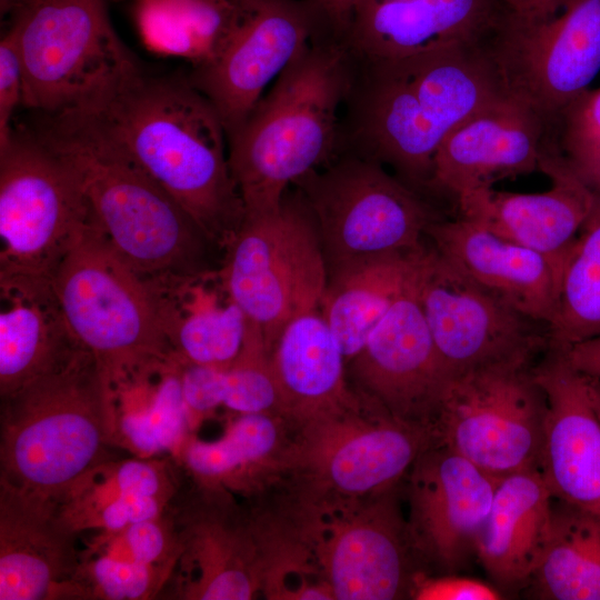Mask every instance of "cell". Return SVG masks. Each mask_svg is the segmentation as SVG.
I'll list each match as a JSON object with an SVG mask.
<instances>
[{
	"label": "cell",
	"mask_w": 600,
	"mask_h": 600,
	"mask_svg": "<svg viewBox=\"0 0 600 600\" xmlns=\"http://www.w3.org/2000/svg\"><path fill=\"white\" fill-rule=\"evenodd\" d=\"M342 150L393 169L429 190L434 154L460 122L504 94L483 43L396 58L352 53Z\"/></svg>",
	"instance_id": "6da1fadb"
},
{
	"label": "cell",
	"mask_w": 600,
	"mask_h": 600,
	"mask_svg": "<svg viewBox=\"0 0 600 600\" xmlns=\"http://www.w3.org/2000/svg\"><path fill=\"white\" fill-rule=\"evenodd\" d=\"M74 109L88 112L224 250L244 209L222 120L188 76L138 66Z\"/></svg>",
	"instance_id": "7a4b0ae2"
},
{
	"label": "cell",
	"mask_w": 600,
	"mask_h": 600,
	"mask_svg": "<svg viewBox=\"0 0 600 600\" xmlns=\"http://www.w3.org/2000/svg\"><path fill=\"white\" fill-rule=\"evenodd\" d=\"M43 118L34 131L73 168L91 224L122 261L174 293L214 273L218 246L88 112Z\"/></svg>",
	"instance_id": "3957f363"
},
{
	"label": "cell",
	"mask_w": 600,
	"mask_h": 600,
	"mask_svg": "<svg viewBox=\"0 0 600 600\" xmlns=\"http://www.w3.org/2000/svg\"><path fill=\"white\" fill-rule=\"evenodd\" d=\"M353 58L331 31L314 37L278 76L228 139L229 167L244 214L276 211L288 189L342 151Z\"/></svg>",
	"instance_id": "277c9868"
},
{
	"label": "cell",
	"mask_w": 600,
	"mask_h": 600,
	"mask_svg": "<svg viewBox=\"0 0 600 600\" xmlns=\"http://www.w3.org/2000/svg\"><path fill=\"white\" fill-rule=\"evenodd\" d=\"M51 284L71 333L94 357L112 390L181 362L173 339L182 296L137 273L90 221L54 271Z\"/></svg>",
	"instance_id": "5b68a950"
},
{
	"label": "cell",
	"mask_w": 600,
	"mask_h": 600,
	"mask_svg": "<svg viewBox=\"0 0 600 600\" xmlns=\"http://www.w3.org/2000/svg\"><path fill=\"white\" fill-rule=\"evenodd\" d=\"M0 399V483L51 501L106 461L112 389L86 349Z\"/></svg>",
	"instance_id": "8992f818"
},
{
	"label": "cell",
	"mask_w": 600,
	"mask_h": 600,
	"mask_svg": "<svg viewBox=\"0 0 600 600\" xmlns=\"http://www.w3.org/2000/svg\"><path fill=\"white\" fill-rule=\"evenodd\" d=\"M224 251L220 276L228 299L260 328L270 352L291 320L319 309L328 282L317 224L301 192L288 189L273 212L244 214Z\"/></svg>",
	"instance_id": "52a82bcc"
},
{
	"label": "cell",
	"mask_w": 600,
	"mask_h": 600,
	"mask_svg": "<svg viewBox=\"0 0 600 600\" xmlns=\"http://www.w3.org/2000/svg\"><path fill=\"white\" fill-rule=\"evenodd\" d=\"M317 224L328 273L418 249L440 217L422 193L374 160L343 151L294 182Z\"/></svg>",
	"instance_id": "ba28073f"
},
{
	"label": "cell",
	"mask_w": 600,
	"mask_h": 600,
	"mask_svg": "<svg viewBox=\"0 0 600 600\" xmlns=\"http://www.w3.org/2000/svg\"><path fill=\"white\" fill-rule=\"evenodd\" d=\"M8 30L23 76V107L74 109L140 66L112 27L108 0H30Z\"/></svg>",
	"instance_id": "9c48e42d"
},
{
	"label": "cell",
	"mask_w": 600,
	"mask_h": 600,
	"mask_svg": "<svg viewBox=\"0 0 600 600\" xmlns=\"http://www.w3.org/2000/svg\"><path fill=\"white\" fill-rule=\"evenodd\" d=\"M90 221L70 163L32 129L0 143V280L51 282Z\"/></svg>",
	"instance_id": "30bf717a"
},
{
	"label": "cell",
	"mask_w": 600,
	"mask_h": 600,
	"mask_svg": "<svg viewBox=\"0 0 600 600\" xmlns=\"http://www.w3.org/2000/svg\"><path fill=\"white\" fill-rule=\"evenodd\" d=\"M361 398L358 407L297 426L281 471L300 480L303 497L352 501L381 493L396 487L436 443L431 428L398 419Z\"/></svg>",
	"instance_id": "8fae6325"
},
{
	"label": "cell",
	"mask_w": 600,
	"mask_h": 600,
	"mask_svg": "<svg viewBox=\"0 0 600 600\" xmlns=\"http://www.w3.org/2000/svg\"><path fill=\"white\" fill-rule=\"evenodd\" d=\"M484 47L504 94L552 128L600 72V0L508 10Z\"/></svg>",
	"instance_id": "7c38bea8"
},
{
	"label": "cell",
	"mask_w": 600,
	"mask_h": 600,
	"mask_svg": "<svg viewBox=\"0 0 600 600\" xmlns=\"http://www.w3.org/2000/svg\"><path fill=\"white\" fill-rule=\"evenodd\" d=\"M536 362L497 363L451 378L434 420L436 443L497 479L539 470L547 399Z\"/></svg>",
	"instance_id": "4fadbf2b"
},
{
	"label": "cell",
	"mask_w": 600,
	"mask_h": 600,
	"mask_svg": "<svg viewBox=\"0 0 600 600\" xmlns=\"http://www.w3.org/2000/svg\"><path fill=\"white\" fill-rule=\"evenodd\" d=\"M230 1L220 40L188 76L216 108L228 139L301 50L330 31L312 0Z\"/></svg>",
	"instance_id": "5bb4252c"
},
{
	"label": "cell",
	"mask_w": 600,
	"mask_h": 600,
	"mask_svg": "<svg viewBox=\"0 0 600 600\" xmlns=\"http://www.w3.org/2000/svg\"><path fill=\"white\" fill-rule=\"evenodd\" d=\"M418 296L448 381L504 362H536L550 344L549 328L476 284L430 243Z\"/></svg>",
	"instance_id": "9a60e30c"
},
{
	"label": "cell",
	"mask_w": 600,
	"mask_h": 600,
	"mask_svg": "<svg viewBox=\"0 0 600 600\" xmlns=\"http://www.w3.org/2000/svg\"><path fill=\"white\" fill-rule=\"evenodd\" d=\"M393 488L353 501L324 521L303 510V540L311 541L323 581L336 600H393L410 596V541Z\"/></svg>",
	"instance_id": "2e32d148"
},
{
	"label": "cell",
	"mask_w": 600,
	"mask_h": 600,
	"mask_svg": "<svg viewBox=\"0 0 600 600\" xmlns=\"http://www.w3.org/2000/svg\"><path fill=\"white\" fill-rule=\"evenodd\" d=\"M180 554L166 587L184 600H247L261 590V559L251 521L229 492L196 486L169 504Z\"/></svg>",
	"instance_id": "e0dca14e"
},
{
	"label": "cell",
	"mask_w": 600,
	"mask_h": 600,
	"mask_svg": "<svg viewBox=\"0 0 600 600\" xmlns=\"http://www.w3.org/2000/svg\"><path fill=\"white\" fill-rule=\"evenodd\" d=\"M418 277L347 366L361 397L433 430L448 378L421 309Z\"/></svg>",
	"instance_id": "ac0fdd59"
},
{
	"label": "cell",
	"mask_w": 600,
	"mask_h": 600,
	"mask_svg": "<svg viewBox=\"0 0 600 600\" xmlns=\"http://www.w3.org/2000/svg\"><path fill=\"white\" fill-rule=\"evenodd\" d=\"M412 548L449 573L476 556L499 479L456 451L434 443L410 469Z\"/></svg>",
	"instance_id": "d6986e66"
},
{
	"label": "cell",
	"mask_w": 600,
	"mask_h": 600,
	"mask_svg": "<svg viewBox=\"0 0 600 600\" xmlns=\"http://www.w3.org/2000/svg\"><path fill=\"white\" fill-rule=\"evenodd\" d=\"M551 127L503 94L457 124L440 143L429 190L456 199L504 178L540 169Z\"/></svg>",
	"instance_id": "ffe728a7"
},
{
	"label": "cell",
	"mask_w": 600,
	"mask_h": 600,
	"mask_svg": "<svg viewBox=\"0 0 600 600\" xmlns=\"http://www.w3.org/2000/svg\"><path fill=\"white\" fill-rule=\"evenodd\" d=\"M539 170L551 180L546 191L518 193L480 188L456 199L458 216L541 253L560 274L590 212L593 191L554 147L544 152Z\"/></svg>",
	"instance_id": "44dd1931"
},
{
	"label": "cell",
	"mask_w": 600,
	"mask_h": 600,
	"mask_svg": "<svg viewBox=\"0 0 600 600\" xmlns=\"http://www.w3.org/2000/svg\"><path fill=\"white\" fill-rule=\"evenodd\" d=\"M533 373L547 399L539 471L553 499L600 516V421L583 376L550 344Z\"/></svg>",
	"instance_id": "7402d4cb"
},
{
	"label": "cell",
	"mask_w": 600,
	"mask_h": 600,
	"mask_svg": "<svg viewBox=\"0 0 600 600\" xmlns=\"http://www.w3.org/2000/svg\"><path fill=\"white\" fill-rule=\"evenodd\" d=\"M508 10L503 0H359L342 40L367 58L483 43Z\"/></svg>",
	"instance_id": "603a6c76"
},
{
	"label": "cell",
	"mask_w": 600,
	"mask_h": 600,
	"mask_svg": "<svg viewBox=\"0 0 600 600\" xmlns=\"http://www.w3.org/2000/svg\"><path fill=\"white\" fill-rule=\"evenodd\" d=\"M76 536L51 501L0 483V600L80 599Z\"/></svg>",
	"instance_id": "cb8c5ba5"
},
{
	"label": "cell",
	"mask_w": 600,
	"mask_h": 600,
	"mask_svg": "<svg viewBox=\"0 0 600 600\" xmlns=\"http://www.w3.org/2000/svg\"><path fill=\"white\" fill-rule=\"evenodd\" d=\"M426 238L476 284L549 328L557 309L560 274L544 256L460 216L437 219Z\"/></svg>",
	"instance_id": "d4e9b609"
},
{
	"label": "cell",
	"mask_w": 600,
	"mask_h": 600,
	"mask_svg": "<svg viewBox=\"0 0 600 600\" xmlns=\"http://www.w3.org/2000/svg\"><path fill=\"white\" fill-rule=\"evenodd\" d=\"M270 362L280 413L294 427L362 402L348 386L343 350L319 309L284 327L270 351Z\"/></svg>",
	"instance_id": "484cf974"
},
{
	"label": "cell",
	"mask_w": 600,
	"mask_h": 600,
	"mask_svg": "<svg viewBox=\"0 0 600 600\" xmlns=\"http://www.w3.org/2000/svg\"><path fill=\"white\" fill-rule=\"evenodd\" d=\"M0 398L69 361L82 347L50 282L0 281Z\"/></svg>",
	"instance_id": "4316f807"
},
{
	"label": "cell",
	"mask_w": 600,
	"mask_h": 600,
	"mask_svg": "<svg viewBox=\"0 0 600 600\" xmlns=\"http://www.w3.org/2000/svg\"><path fill=\"white\" fill-rule=\"evenodd\" d=\"M553 497L538 469L500 478L476 556L501 586L528 582L546 549Z\"/></svg>",
	"instance_id": "83f0119b"
},
{
	"label": "cell",
	"mask_w": 600,
	"mask_h": 600,
	"mask_svg": "<svg viewBox=\"0 0 600 600\" xmlns=\"http://www.w3.org/2000/svg\"><path fill=\"white\" fill-rule=\"evenodd\" d=\"M284 417L239 413L214 441L191 436L176 457L196 486L224 492H250L272 473L281 472L290 443Z\"/></svg>",
	"instance_id": "f1b7e54d"
},
{
	"label": "cell",
	"mask_w": 600,
	"mask_h": 600,
	"mask_svg": "<svg viewBox=\"0 0 600 600\" xmlns=\"http://www.w3.org/2000/svg\"><path fill=\"white\" fill-rule=\"evenodd\" d=\"M426 244L357 261L328 273L319 310L339 340L347 363L417 280Z\"/></svg>",
	"instance_id": "f546056e"
},
{
	"label": "cell",
	"mask_w": 600,
	"mask_h": 600,
	"mask_svg": "<svg viewBox=\"0 0 600 600\" xmlns=\"http://www.w3.org/2000/svg\"><path fill=\"white\" fill-rule=\"evenodd\" d=\"M183 363L172 362L112 390L111 438L138 458L177 457L192 436L183 398Z\"/></svg>",
	"instance_id": "4dcf8cb0"
},
{
	"label": "cell",
	"mask_w": 600,
	"mask_h": 600,
	"mask_svg": "<svg viewBox=\"0 0 600 600\" xmlns=\"http://www.w3.org/2000/svg\"><path fill=\"white\" fill-rule=\"evenodd\" d=\"M183 398L192 426L219 406L237 413L280 414V399L262 331L248 320L243 347L226 368L184 364Z\"/></svg>",
	"instance_id": "1f68e13d"
},
{
	"label": "cell",
	"mask_w": 600,
	"mask_h": 600,
	"mask_svg": "<svg viewBox=\"0 0 600 600\" xmlns=\"http://www.w3.org/2000/svg\"><path fill=\"white\" fill-rule=\"evenodd\" d=\"M528 583L538 599L600 600V516L553 504L549 539Z\"/></svg>",
	"instance_id": "d6a6232c"
},
{
	"label": "cell",
	"mask_w": 600,
	"mask_h": 600,
	"mask_svg": "<svg viewBox=\"0 0 600 600\" xmlns=\"http://www.w3.org/2000/svg\"><path fill=\"white\" fill-rule=\"evenodd\" d=\"M178 491V481L167 460L134 457L93 466L51 502L62 524L78 534L91 516L121 498L173 499Z\"/></svg>",
	"instance_id": "836d02e7"
},
{
	"label": "cell",
	"mask_w": 600,
	"mask_h": 600,
	"mask_svg": "<svg viewBox=\"0 0 600 600\" xmlns=\"http://www.w3.org/2000/svg\"><path fill=\"white\" fill-rule=\"evenodd\" d=\"M600 334V194L593 192L590 212L560 273L550 346L564 348Z\"/></svg>",
	"instance_id": "e575fe53"
},
{
	"label": "cell",
	"mask_w": 600,
	"mask_h": 600,
	"mask_svg": "<svg viewBox=\"0 0 600 600\" xmlns=\"http://www.w3.org/2000/svg\"><path fill=\"white\" fill-rule=\"evenodd\" d=\"M231 11L230 0H140L133 14L146 47L197 66L212 53Z\"/></svg>",
	"instance_id": "d590c367"
},
{
	"label": "cell",
	"mask_w": 600,
	"mask_h": 600,
	"mask_svg": "<svg viewBox=\"0 0 600 600\" xmlns=\"http://www.w3.org/2000/svg\"><path fill=\"white\" fill-rule=\"evenodd\" d=\"M248 330L244 312L231 300L221 304L197 282L181 302L174 350L183 364L226 368L240 353Z\"/></svg>",
	"instance_id": "8d00e7d4"
},
{
	"label": "cell",
	"mask_w": 600,
	"mask_h": 600,
	"mask_svg": "<svg viewBox=\"0 0 600 600\" xmlns=\"http://www.w3.org/2000/svg\"><path fill=\"white\" fill-rule=\"evenodd\" d=\"M174 567L129 562L90 551L81 552L76 584L80 599L143 600L159 596Z\"/></svg>",
	"instance_id": "74e56055"
},
{
	"label": "cell",
	"mask_w": 600,
	"mask_h": 600,
	"mask_svg": "<svg viewBox=\"0 0 600 600\" xmlns=\"http://www.w3.org/2000/svg\"><path fill=\"white\" fill-rule=\"evenodd\" d=\"M87 551L129 562L176 568L180 546L166 510L160 517L117 531H98Z\"/></svg>",
	"instance_id": "f35d334b"
},
{
	"label": "cell",
	"mask_w": 600,
	"mask_h": 600,
	"mask_svg": "<svg viewBox=\"0 0 600 600\" xmlns=\"http://www.w3.org/2000/svg\"><path fill=\"white\" fill-rule=\"evenodd\" d=\"M552 138L573 169L600 161V88L587 90L561 113Z\"/></svg>",
	"instance_id": "ab89813d"
},
{
	"label": "cell",
	"mask_w": 600,
	"mask_h": 600,
	"mask_svg": "<svg viewBox=\"0 0 600 600\" xmlns=\"http://www.w3.org/2000/svg\"><path fill=\"white\" fill-rule=\"evenodd\" d=\"M410 597L418 600H499L498 588L478 579L453 573L430 577L417 571L413 576Z\"/></svg>",
	"instance_id": "60d3db41"
},
{
	"label": "cell",
	"mask_w": 600,
	"mask_h": 600,
	"mask_svg": "<svg viewBox=\"0 0 600 600\" xmlns=\"http://www.w3.org/2000/svg\"><path fill=\"white\" fill-rule=\"evenodd\" d=\"M22 104V68L13 37L7 31L0 41V143L8 139L14 111Z\"/></svg>",
	"instance_id": "b9f144b4"
},
{
	"label": "cell",
	"mask_w": 600,
	"mask_h": 600,
	"mask_svg": "<svg viewBox=\"0 0 600 600\" xmlns=\"http://www.w3.org/2000/svg\"><path fill=\"white\" fill-rule=\"evenodd\" d=\"M359 0H312L327 27L339 38L346 34Z\"/></svg>",
	"instance_id": "7bdbcfd3"
},
{
	"label": "cell",
	"mask_w": 600,
	"mask_h": 600,
	"mask_svg": "<svg viewBox=\"0 0 600 600\" xmlns=\"http://www.w3.org/2000/svg\"><path fill=\"white\" fill-rule=\"evenodd\" d=\"M509 11L514 13H530L540 11L558 0H503Z\"/></svg>",
	"instance_id": "ee69618b"
},
{
	"label": "cell",
	"mask_w": 600,
	"mask_h": 600,
	"mask_svg": "<svg viewBox=\"0 0 600 600\" xmlns=\"http://www.w3.org/2000/svg\"><path fill=\"white\" fill-rule=\"evenodd\" d=\"M573 170L593 192L600 194V161Z\"/></svg>",
	"instance_id": "f6af8a7d"
},
{
	"label": "cell",
	"mask_w": 600,
	"mask_h": 600,
	"mask_svg": "<svg viewBox=\"0 0 600 600\" xmlns=\"http://www.w3.org/2000/svg\"><path fill=\"white\" fill-rule=\"evenodd\" d=\"M590 403L600 421V378L582 374Z\"/></svg>",
	"instance_id": "bcb514c9"
},
{
	"label": "cell",
	"mask_w": 600,
	"mask_h": 600,
	"mask_svg": "<svg viewBox=\"0 0 600 600\" xmlns=\"http://www.w3.org/2000/svg\"><path fill=\"white\" fill-rule=\"evenodd\" d=\"M30 0H0V13L1 17L10 13L12 14L23 6H26Z\"/></svg>",
	"instance_id": "7dc6e473"
},
{
	"label": "cell",
	"mask_w": 600,
	"mask_h": 600,
	"mask_svg": "<svg viewBox=\"0 0 600 600\" xmlns=\"http://www.w3.org/2000/svg\"><path fill=\"white\" fill-rule=\"evenodd\" d=\"M593 366L597 374L600 377V337L596 342L593 351Z\"/></svg>",
	"instance_id": "c3c4849f"
},
{
	"label": "cell",
	"mask_w": 600,
	"mask_h": 600,
	"mask_svg": "<svg viewBox=\"0 0 600 600\" xmlns=\"http://www.w3.org/2000/svg\"><path fill=\"white\" fill-rule=\"evenodd\" d=\"M136 1H140V0H136Z\"/></svg>",
	"instance_id": "681fc988"
}]
</instances>
